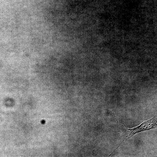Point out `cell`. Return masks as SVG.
<instances>
[{"instance_id": "1", "label": "cell", "mask_w": 157, "mask_h": 157, "mask_svg": "<svg viewBox=\"0 0 157 157\" xmlns=\"http://www.w3.org/2000/svg\"><path fill=\"white\" fill-rule=\"evenodd\" d=\"M122 123L127 130L126 135L124 138L122 142L114 151L113 152L119 147L124 140H128L137 133L156 128L157 127V117L155 116L151 119L144 122L140 125L133 128H128L124 123Z\"/></svg>"}]
</instances>
